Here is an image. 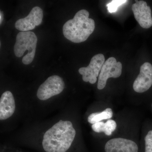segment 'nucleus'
<instances>
[{"label":"nucleus","instance_id":"obj_7","mask_svg":"<svg viewBox=\"0 0 152 152\" xmlns=\"http://www.w3.org/2000/svg\"><path fill=\"white\" fill-rule=\"evenodd\" d=\"M43 11L40 7H35L32 9L27 16L19 19L15 23V27L21 32L29 31L42 22Z\"/></svg>","mask_w":152,"mask_h":152},{"label":"nucleus","instance_id":"obj_17","mask_svg":"<svg viewBox=\"0 0 152 152\" xmlns=\"http://www.w3.org/2000/svg\"><path fill=\"white\" fill-rule=\"evenodd\" d=\"M3 20H4V14L2 11L0 12V24H1Z\"/></svg>","mask_w":152,"mask_h":152},{"label":"nucleus","instance_id":"obj_6","mask_svg":"<svg viewBox=\"0 0 152 152\" xmlns=\"http://www.w3.org/2000/svg\"><path fill=\"white\" fill-rule=\"evenodd\" d=\"M104 62L103 55L98 54L94 56L88 66L81 67L79 69V73L83 75V80L89 82L92 84H95Z\"/></svg>","mask_w":152,"mask_h":152},{"label":"nucleus","instance_id":"obj_12","mask_svg":"<svg viewBox=\"0 0 152 152\" xmlns=\"http://www.w3.org/2000/svg\"><path fill=\"white\" fill-rule=\"evenodd\" d=\"M113 110L108 108L101 113H93L88 117V122L91 124H95L101 122L102 120L109 119L113 117Z\"/></svg>","mask_w":152,"mask_h":152},{"label":"nucleus","instance_id":"obj_13","mask_svg":"<svg viewBox=\"0 0 152 152\" xmlns=\"http://www.w3.org/2000/svg\"><path fill=\"white\" fill-rule=\"evenodd\" d=\"M126 0H113L107 5V10L110 13L115 12L118 10V8L123 4L126 2Z\"/></svg>","mask_w":152,"mask_h":152},{"label":"nucleus","instance_id":"obj_15","mask_svg":"<svg viewBox=\"0 0 152 152\" xmlns=\"http://www.w3.org/2000/svg\"><path fill=\"white\" fill-rule=\"evenodd\" d=\"M145 152H152V130L148 132L145 137Z\"/></svg>","mask_w":152,"mask_h":152},{"label":"nucleus","instance_id":"obj_2","mask_svg":"<svg viewBox=\"0 0 152 152\" xmlns=\"http://www.w3.org/2000/svg\"><path fill=\"white\" fill-rule=\"evenodd\" d=\"M89 13L86 10L78 11L73 18L66 22L63 26L64 36L71 42L76 43L86 40L94 31L95 22L89 18Z\"/></svg>","mask_w":152,"mask_h":152},{"label":"nucleus","instance_id":"obj_1","mask_svg":"<svg viewBox=\"0 0 152 152\" xmlns=\"http://www.w3.org/2000/svg\"><path fill=\"white\" fill-rule=\"evenodd\" d=\"M75 135L72 123L61 120L45 133L43 148L46 152H66L71 147Z\"/></svg>","mask_w":152,"mask_h":152},{"label":"nucleus","instance_id":"obj_9","mask_svg":"<svg viewBox=\"0 0 152 152\" xmlns=\"http://www.w3.org/2000/svg\"><path fill=\"white\" fill-rule=\"evenodd\" d=\"M152 86V65L145 62L140 67V73L133 84L136 92L142 93L148 91Z\"/></svg>","mask_w":152,"mask_h":152},{"label":"nucleus","instance_id":"obj_5","mask_svg":"<svg viewBox=\"0 0 152 152\" xmlns=\"http://www.w3.org/2000/svg\"><path fill=\"white\" fill-rule=\"evenodd\" d=\"M122 65L117 62L114 57L109 58L104 63L99 76L97 84L98 89L102 90L106 86L107 80L110 78H118L121 75Z\"/></svg>","mask_w":152,"mask_h":152},{"label":"nucleus","instance_id":"obj_10","mask_svg":"<svg viewBox=\"0 0 152 152\" xmlns=\"http://www.w3.org/2000/svg\"><path fill=\"white\" fill-rule=\"evenodd\" d=\"M138 150L135 142L122 138L112 139L105 146L106 152H138Z\"/></svg>","mask_w":152,"mask_h":152},{"label":"nucleus","instance_id":"obj_8","mask_svg":"<svg viewBox=\"0 0 152 152\" xmlns=\"http://www.w3.org/2000/svg\"><path fill=\"white\" fill-rule=\"evenodd\" d=\"M132 6V10L135 18L141 27L148 29L152 26L151 10L148 6L146 2L143 1H136Z\"/></svg>","mask_w":152,"mask_h":152},{"label":"nucleus","instance_id":"obj_16","mask_svg":"<svg viewBox=\"0 0 152 152\" xmlns=\"http://www.w3.org/2000/svg\"><path fill=\"white\" fill-rule=\"evenodd\" d=\"M105 125V123L103 122H99L95 123L92 126L93 130L95 132L97 133L104 132Z\"/></svg>","mask_w":152,"mask_h":152},{"label":"nucleus","instance_id":"obj_11","mask_svg":"<svg viewBox=\"0 0 152 152\" xmlns=\"http://www.w3.org/2000/svg\"><path fill=\"white\" fill-rule=\"evenodd\" d=\"M15 110V103L12 94L9 91L3 93L0 99V120L12 116Z\"/></svg>","mask_w":152,"mask_h":152},{"label":"nucleus","instance_id":"obj_14","mask_svg":"<svg viewBox=\"0 0 152 152\" xmlns=\"http://www.w3.org/2000/svg\"><path fill=\"white\" fill-rule=\"evenodd\" d=\"M117 124L115 121L109 120L105 123L104 133L107 136H110L112 133L115 130Z\"/></svg>","mask_w":152,"mask_h":152},{"label":"nucleus","instance_id":"obj_3","mask_svg":"<svg viewBox=\"0 0 152 152\" xmlns=\"http://www.w3.org/2000/svg\"><path fill=\"white\" fill-rule=\"evenodd\" d=\"M37 40V36L33 32H20L17 35L14 53L16 56L20 58L26 51H28V53L22 59L24 64H29L34 60Z\"/></svg>","mask_w":152,"mask_h":152},{"label":"nucleus","instance_id":"obj_4","mask_svg":"<svg viewBox=\"0 0 152 152\" xmlns=\"http://www.w3.org/2000/svg\"><path fill=\"white\" fill-rule=\"evenodd\" d=\"M65 83L59 76H50L39 87L37 96L41 100H46L63 91Z\"/></svg>","mask_w":152,"mask_h":152},{"label":"nucleus","instance_id":"obj_18","mask_svg":"<svg viewBox=\"0 0 152 152\" xmlns=\"http://www.w3.org/2000/svg\"><path fill=\"white\" fill-rule=\"evenodd\" d=\"M151 107H152V104H151Z\"/></svg>","mask_w":152,"mask_h":152}]
</instances>
